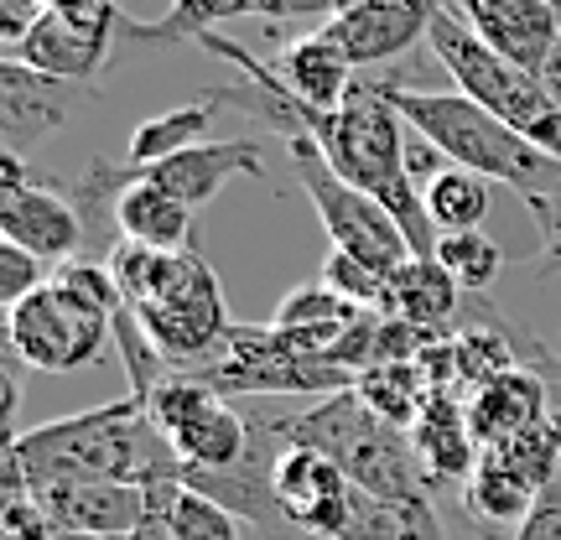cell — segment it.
Returning a JSON list of instances; mask_svg holds the SVG:
<instances>
[{"label":"cell","instance_id":"obj_24","mask_svg":"<svg viewBox=\"0 0 561 540\" xmlns=\"http://www.w3.org/2000/svg\"><path fill=\"white\" fill-rule=\"evenodd\" d=\"M261 0H172L161 21H136L121 11V47H172V42H198L203 32H219V21L255 16Z\"/></svg>","mask_w":561,"mask_h":540},{"label":"cell","instance_id":"obj_16","mask_svg":"<svg viewBox=\"0 0 561 540\" xmlns=\"http://www.w3.org/2000/svg\"><path fill=\"white\" fill-rule=\"evenodd\" d=\"M32 499H42L62 536L125 540L151 520V494L140 483H53Z\"/></svg>","mask_w":561,"mask_h":540},{"label":"cell","instance_id":"obj_31","mask_svg":"<svg viewBox=\"0 0 561 540\" xmlns=\"http://www.w3.org/2000/svg\"><path fill=\"white\" fill-rule=\"evenodd\" d=\"M47 261H37V255H26L21 244L0 240V301L5 307H16V301H26L32 291H42L47 286Z\"/></svg>","mask_w":561,"mask_h":540},{"label":"cell","instance_id":"obj_35","mask_svg":"<svg viewBox=\"0 0 561 540\" xmlns=\"http://www.w3.org/2000/svg\"><path fill=\"white\" fill-rule=\"evenodd\" d=\"M515 540H561V479L546 489L536 509L515 525Z\"/></svg>","mask_w":561,"mask_h":540},{"label":"cell","instance_id":"obj_41","mask_svg":"<svg viewBox=\"0 0 561 540\" xmlns=\"http://www.w3.org/2000/svg\"><path fill=\"white\" fill-rule=\"evenodd\" d=\"M58 540H62V536H58Z\"/></svg>","mask_w":561,"mask_h":540},{"label":"cell","instance_id":"obj_21","mask_svg":"<svg viewBox=\"0 0 561 540\" xmlns=\"http://www.w3.org/2000/svg\"><path fill=\"white\" fill-rule=\"evenodd\" d=\"M271 68H276V79L286 83V94L301 104H312V110H339V104L348 100V89H354V58L343 53V42L333 37L328 26L286 42Z\"/></svg>","mask_w":561,"mask_h":540},{"label":"cell","instance_id":"obj_38","mask_svg":"<svg viewBox=\"0 0 561 540\" xmlns=\"http://www.w3.org/2000/svg\"><path fill=\"white\" fill-rule=\"evenodd\" d=\"M125 540H172V530H167V520H161V515H151L136 536H125Z\"/></svg>","mask_w":561,"mask_h":540},{"label":"cell","instance_id":"obj_27","mask_svg":"<svg viewBox=\"0 0 561 540\" xmlns=\"http://www.w3.org/2000/svg\"><path fill=\"white\" fill-rule=\"evenodd\" d=\"M354 390H359V401L369 405V411H380L385 421L416 426L421 405L432 395V380H426V369H421L416 359H380V364H369V369H359Z\"/></svg>","mask_w":561,"mask_h":540},{"label":"cell","instance_id":"obj_2","mask_svg":"<svg viewBox=\"0 0 561 540\" xmlns=\"http://www.w3.org/2000/svg\"><path fill=\"white\" fill-rule=\"evenodd\" d=\"M307 136L322 146L328 166L343 182H354L359 193L380 198L390 219L401 223L411 255H437V229L426 219V198H421L416 177L405 166V140L411 125L401 110L385 100L380 83H354L339 110H312L307 104Z\"/></svg>","mask_w":561,"mask_h":540},{"label":"cell","instance_id":"obj_5","mask_svg":"<svg viewBox=\"0 0 561 540\" xmlns=\"http://www.w3.org/2000/svg\"><path fill=\"white\" fill-rule=\"evenodd\" d=\"M286 447H318L339 462L348 483L385 504H432V483L421 473L405 426L385 421L359 401V390L322 395L312 411L286 416Z\"/></svg>","mask_w":561,"mask_h":540},{"label":"cell","instance_id":"obj_32","mask_svg":"<svg viewBox=\"0 0 561 540\" xmlns=\"http://www.w3.org/2000/svg\"><path fill=\"white\" fill-rule=\"evenodd\" d=\"M525 208H530V219H536V229H541V250H536V261H530V271L536 276H561V187H551V193H541V198H525Z\"/></svg>","mask_w":561,"mask_h":540},{"label":"cell","instance_id":"obj_40","mask_svg":"<svg viewBox=\"0 0 561 540\" xmlns=\"http://www.w3.org/2000/svg\"><path fill=\"white\" fill-rule=\"evenodd\" d=\"M557 354H561V343H557Z\"/></svg>","mask_w":561,"mask_h":540},{"label":"cell","instance_id":"obj_23","mask_svg":"<svg viewBox=\"0 0 561 540\" xmlns=\"http://www.w3.org/2000/svg\"><path fill=\"white\" fill-rule=\"evenodd\" d=\"M121 240L125 244H146V250H187L193 240V208L182 198H172L167 187L140 172L121 198Z\"/></svg>","mask_w":561,"mask_h":540},{"label":"cell","instance_id":"obj_11","mask_svg":"<svg viewBox=\"0 0 561 540\" xmlns=\"http://www.w3.org/2000/svg\"><path fill=\"white\" fill-rule=\"evenodd\" d=\"M100 100L94 83H68L53 73H37L16 58H0V146L11 157L37 151L42 140L79 120L83 104Z\"/></svg>","mask_w":561,"mask_h":540},{"label":"cell","instance_id":"obj_34","mask_svg":"<svg viewBox=\"0 0 561 540\" xmlns=\"http://www.w3.org/2000/svg\"><path fill=\"white\" fill-rule=\"evenodd\" d=\"M348 5H359V0H261V11L255 16H265L271 26H280V21H328L339 16V11H348Z\"/></svg>","mask_w":561,"mask_h":540},{"label":"cell","instance_id":"obj_37","mask_svg":"<svg viewBox=\"0 0 561 540\" xmlns=\"http://www.w3.org/2000/svg\"><path fill=\"white\" fill-rule=\"evenodd\" d=\"M47 11H62V16H79V21H115L121 16L115 0H47Z\"/></svg>","mask_w":561,"mask_h":540},{"label":"cell","instance_id":"obj_8","mask_svg":"<svg viewBox=\"0 0 561 540\" xmlns=\"http://www.w3.org/2000/svg\"><path fill=\"white\" fill-rule=\"evenodd\" d=\"M146 416L193 473H224L250 452V416H240L193 364H172V375L146 395Z\"/></svg>","mask_w":561,"mask_h":540},{"label":"cell","instance_id":"obj_1","mask_svg":"<svg viewBox=\"0 0 561 540\" xmlns=\"http://www.w3.org/2000/svg\"><path fill=\"white\" fill-rule=\"evenodd\" d=\"M5 458L21 468L26 494H42L53 483H140L182 479L172 441L146 416L140 395H121L110 405L79 411V416L47 421L26 437L5 441Z\"/></svg>","mask_w":561,"mask_h":540},{"label":"cell","instance_id":"obj_3","mask_svg":"<svg viewBox=\"0 0 561 540\" xmlns=\"http://www.w3.org/2000/svg\"><path fill=\"white\" fill-rule=\"evenodd\" d=\"M110 271L121 280L130 318L146 328L172 364L214 359L229 338V307H224L219 276L198 250H146V244H115Z\"/></svg>","mask_w":561,"mask_h":540},{"label":"cell","instance_id":"obj_4","mask_svg":"<svg viewBox=\"0 0 561 540\" xmlns=\"http://www.w3.org/2000/svg\"><path fill=\"white\" fill-rule=\"evenodd\" d=\"M385 100L401 110V120L426 136L453 166H468L489 182H504L520 198H541L561 187V157L541 151L536 140H525L515 125L489 115L468 94H437V89H411V83H380Z\"/></svg>","mask_w":561,"mask_h":540},{"label":"cell","instance_id":"obj_10","mask_svg":"<svg viewBox=\"0 0 561 540\" xmlns=\"http://www.w3.org/2000/svg\"><path fill=\"white\" fill-rule=\"evenodd\" d=\"M557 479H561V416H551L541 426L520 432V437L500 441V447H483L473 479L462 483V504L489 530L520 525Z\"/></svg>","mask_w":561,"mask_h":540},{"label":"cell","instance_id":"obj_13","mask_svg":"<svg viewBox=\"0 0 561 540\" xmlns=\"http://www.w3.org/2000/svg\"><path fill=\"white\" fill-rule=\"evenodd\" d=\"M453 5L458 0H359L328 21V32L343 42L354 68H380V62L405 58L421 42H432L437 16Z\"/></svg>","mask_w":561,"mask_h":540},{"label":"cell","instance_id":"obj_39","mask_svg":"<svg viewBox=\"0 0 561 540\" xmlns=\"http://www.w3.org/2000/svg\"><path fill=\"white\" fill-rule=\"evenodd\" d=\"M473 5H479V0H458V11H462V16H468V11H473Z\"/></svg>","mask_w":561,"mask_h":540},{"label":"cell","instance_id":"obj_6","mask_svg":"<svg viewBox=\"0 0 561 540\" xmlns=\"http://www.w3.org/2000/svg\"><path fill=\"white\" fill-rule=\"evenodd\" d=\"M437 62L447 68V79L458 83V94L479 100L489 115H500L504 125H515L525 140H536L541 151L561 157V110L546 94V83L536 73H525L520 62L500 58L489 42L473 32V21L462 16L458 5L442 11L426 42Z\"/></svg>","mask_w":561,"mask_h":540},{"label":"cell","instance_id":"obj_7","mask_svg":"<svg viewBox=\"0 0 561 540\" xmlns=\"http://www.w3.org/2000/svg\"><path fill=\"white\" fill-rule=\"evenodd\" d=\"M286 161H291V177L301 182L307 203L318 208L333 250L375 265L380 276H396V271L411 261V244H405L401 223L390 219V208H385L380 198L359 193L354 182H343L339 172L328 166V157H322V146L312 136L286 140Z\"/></svg>","mask_w":561,"mask_h":540},{"label":"cell","instance_id":"obj_22","mask_svg":"<svg viewBox=\"0 0 561 540\" xmlns=\"http://www.w3.org/2000/svg\"><path fill=\"white\" fill-rule=\"evenodd\" d=\"M462 291L458 276L437 261V255H411V261L390 276V301L385 312L405 318L411 328L432 333V338H447V328L462 318Z\"/></svg>","mask_w":561,"mask_h":540},{"label":"cell","instance_id":"obj_33","mask_svg":"<svg viewBox=\"0 0 561 540\" xmlns=\"http://www.w3.org/2000/svg\"><path fill=\"white\" fill-rule=\"evenodd\" d=\"M0 536L5 540H58L62 530L53 525V515L42 509V499H11L5 504V520H0Z\"/></svg>","mask_w":561,"mask_h":540},{"label":"cell","instance_id":"obj_25","mask_svg":"<svg viewBox=\"0 0 561 540\" xmlns=\"http://www.w3.org/2000/svg\"><path fill=\"white\" fill-rule=\"evenodd\" d=\"M219 115V104L214 100H193V104H178V110H167V115H151V120H140L125 140V161L140 166V172H151L161 161H172L178 151L187 146H198L208 140V125Z\"/></svg>","mask_w":561,"mask_h":540},{"label":"cell","instance_id":"obj_26","mask_svg":"<svg viewBox=\"0 0 561 540\" xmlns=\"http://www.w3.org/2000/svg\"><path fill=\"white\" fill-rule=\"evenodd\" d=\"M494 208V182L468 172V166H442L426 182V219L437 234H462V229H483Z\"/></svg>","mask_w":561,"mask_h":540},{"label":"cell","instance_id":"obj_9","mask_svg":"<svg viewBox=\"0 0 561 540\" xmlns=\"http://www.w3.org/2000/svg\"><path fill=\"white\" fill-rule=\"evenodd\" d=\"M115 338V318L94 312L89 301L47 280L26 301L5 307V343L16 364H32L42 375H79L104 359V343Z\"/></svg>","mask_w":561,"mask_h":540},{"label":"cell","instance_id":"obj_20","mask_svg":"<svg viewBox=\"0 0 561 540\" xmlns=\"http://www.w3.org/2000/svg\"><path fill=\"white\" fill-rule=\"evenodd\" d=\"M546 401H551V390H546L541 369H510V375L479 384V390L462 401L468 405V432H473L479 447H500V441L551 421Z\"/></svg>","mask_w":561,"mask_h":540},{"label":"cell","instance_id":"obj_28","mask_svg":"<svg viewBox=\"0 0 561 540\" xmlns=\"http://www.w3.org/2000/svg\"><path fill=\"white\" fill-rule=\"evenodd\" d=\"M437 261L458 276L462 291L483 297L489 286H500L504 250H500V240H489L483 229H462V234H437Z\"/></svg>","mask_w":561,"mask_h":540},{"label":"cell","instance_id":"obj_30","mask_svg":"<svg viewBox=\"0 0 561 540\" xmlns=\"http://www.w3.org/2000/svg\"><path fill=\"white\" fill-rule=\"evenodd\" d=\"M322 286L339 291L343 301L364 307V312H385V301H390V276H380L375 265L354 261V255H343V250H328V261H322Z\"/></svg>","mask_w":561,"mask_h":540},{"label":"cell","instance_id":"obj_29","mask_svg":"<svg viewBox=\"0 0 561 540\" xmlns=\"http://www.w3.org/2000/svg\"><path fill=\"white\" fill-rule=\"evenodd\" d=\"M167 530H172V540H240L244 520L234 509H224L219 499H208V494L182 483L178 504H172V515H167Z\"/></svg>","mask_w":561,"mask_h":540},{"label":"cell","instance_id":"obj_19","mask_svg":"<svg viewBox=\"0 0 561 540\" xmlns=\"http://www.w3.org/2000/svg\"><path fill=\"white\" fill-rule=\"evenodd\" d=\"M411 447L426 483H468L479 468V441L468 432V405L458 401V390H432L421 405L416 426H411Z\"/></svg>","mask_w":561,"mask_h":540},{"label":"cell","instance_id":"obj_12","mask_svg":"<svg viewBox=\"0 0 561 540\" xmlns=\"http://www.w3.org/2000/svg\"><path fill=\"white\" fill-rule=\"evenodd\" d=\"M271 494H276L286 530H301V536H318V540H343L359 489L348 483V473L328 452H318V447H286L276 458V468H271Z\"/></svg>","mask_w":561,"mask_h":540},{"label":"cell","instance_id":"obj_17","mask_svg":"<svg viewBox=\"0 0 561 540\" xmlns=\"http://www.w3.org/2000/svg\"><path fill=\"white\" fill-rule=\"evenodd\" d=\"M146 177L157 182V187H167L172 198H182L193 214H198V208H208V203L219 198L234 177H265V146L261 140H250V136L198 140V146L178 151L172 161L151 166Z\"/></svg>","mask_w":561,"mask_h":540},{"label":"cell","instance_id":"obj_18","mask_svg":"<svg viewBox=\"0 0 561 540\" xmlns=\"http://www.w3.org/2000/svg\"><path fill=\"white\" fill-rule=\"evenodd\" d=\"M468 21L500 58L520 62L536 79L561 53V0H479Z\"/></svg>","mask_w":561,"mask_h":540},{"label":"cell","instance_id":"obj_36","mask_svg":"<svg viewBox=\"0 0 561 540\" xmlns=\"http://www.w3.org/2000/svg\"><path fill=\"white\" fill-rule=\"evenodd\" d=\"M42 11H47V0H0V42L16 47V42L42 21Z\"/></svg>","mask_w":561,"mask_h":540},{"label":"cell","instance_id":"obj_15","mask_svg":"<svg viewBox=\"0 0 561 540\" xmlns=\"http://www.w3.org/2000/svg\"><path fill=\"white\" fill-rule=\"evenodd\" d=\"M0 240L21 244L26 255L47 265H68L83 250V219L62 187L32 177L16 193H0Z\"/></svg>","mask_w":561,"mask_h":540},{"label":"cell","instance_id":"obj_14","mask_svg":"<svg viewBox=\"0 0 561 540\" xmlns=\"http://www.w3.org/2000/svg\"><path fill=\"white\" fill-rule=\"evenodd\" d=\"M115 53H121V16L79 21V16H62V11H42L37 26L16 47H5V58L68 83H94Z\"/></svg>","mask_w":561,"mask_h":540}]
</instances>
